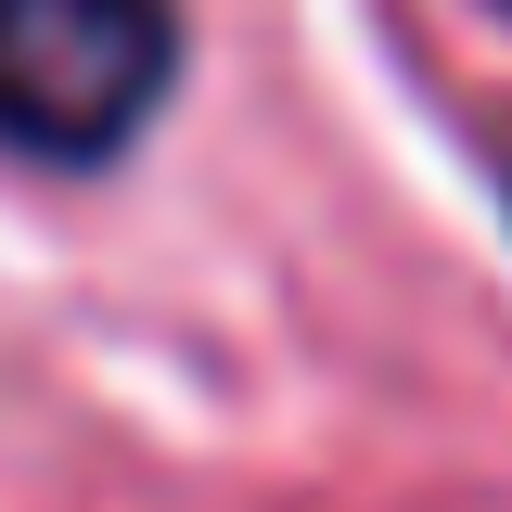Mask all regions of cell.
Returning <instances> with one entry per match:
<instances>
[{"label": "cell", "instance_id": "6da1fadb", "mask_svg": "<svg viewBox=\"0 0 512 512\" xmlns=\"http://www.w3.org/2000/svg\"><path fill=\"white\" fill-rule=\"evenodd\" d=\"M180 13L167 0H0V141L39 167H90L167 103Z\"/></svg>", "mask_w": 512, "mask_h": 512}, {"label": "cell", "instance_id": "7a4b0ae2", "mask_svg": "<svg viewBox=\"0 0 512 512\" xmlns=\"http://www.w3.org/2000/svg\"><path fill=\"white\" fill-rule=\"evenodd\" d=\"M500 13H512V0H500Z\"/></svg>", "mask_w": 512, "mask_h": 512}]
</instances>
